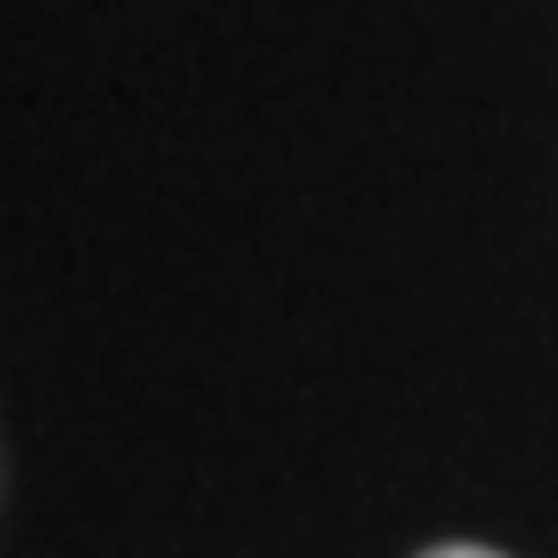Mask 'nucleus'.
I'll return each instance as SVG.
<instances>
[{"instance_id":"f257e3e1","label":"nucleus","mask_w":558,"mask_h":558,"mask_svg":"<svg viewBox=\"0 0 558 558\" xmlns=\"http://www.w3.org/2000/svg\"><path fill=\"white\" fill-rule=\"evenodd\" d=\"M428 558H500V551H478V544H442V551H428Z\"/></svg>"}]
</instances>
